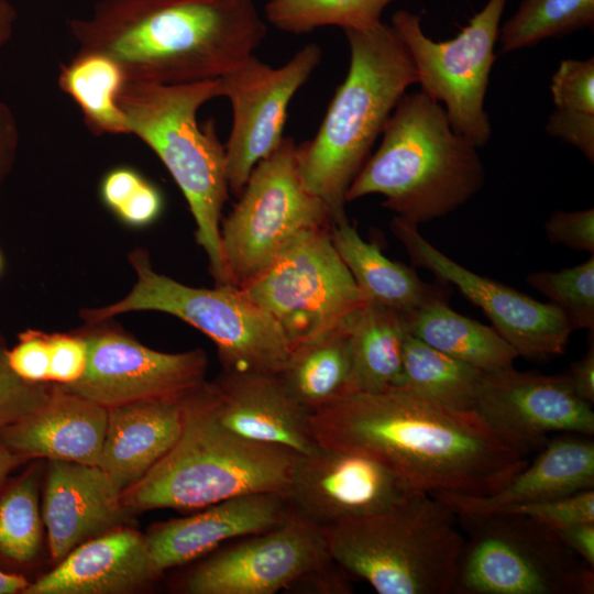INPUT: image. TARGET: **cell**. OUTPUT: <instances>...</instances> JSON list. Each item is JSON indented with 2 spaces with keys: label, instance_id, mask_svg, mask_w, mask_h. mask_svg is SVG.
<instances>
[{
  "label": "cell",
  "instance_id": "13",
  "mask_svg": "<svg viewBox=\"0 0 594 594\" xmlns=\"http://www.w3.org/2000/svg\"><path fill=\"white\" fill-rule=\"evenodd\" d=\"M87 360L81 376L54 384L103 407L153 399H182L206 380L208 358L202 349L164 353L140 343L110 319L86 323L77 331Z\"/></svg>",
  "mask_w": 594,
  "mask_h": 594
},
{
  "label": "cell",
  "instance_id": "9",
  "mask_svg": "<svg viewBox=\"0 0 594 594\" xmlns=\"http://www.w3.org/2000/svg\"><path fill=\"white\" fill-rule=\"evenodd\" d=\"M457 516L466 535L452 593L594 592L593 566L547 524L517 514Z\"/></svg>",
  "mask_w": 594,
  "mask_h": 594
},
{
  "label": "cell",
  "instance_id": "17",
  "mask_svg": "<svg viewBox=\"0 0 594 594\" xmlns=\"http://www.w3.org/2000/svg\"><path fill=\"white\" fill-rule=\"evenodd\" d=\"M416 492L372 459L317 444L298 457L284 496L293 515L323 529L386 510Z\"/></svg>",
  "mask_w": 594,
  "mask_h": 594
},
{
  "label": "cell",
  "instance_id": "40",
  "mask_svg": "<svg viewBox=\"0 0 594 594\" xmlns=\"http://www.w3.org/2000/svg\"><path fill=\"white\" fill-rule=\"evenodd\" d=\"M546 237L579 252L594 253V209L553 211L544 223Z\"/></svg>",
  "mask_w": 594,
  "mask_h": 594
},
{
  "label": "cell",
  "instance_id": "32",
  "mask_svg": "<svg viewBox=\"0 0 594 594\" xmlns=\"http://www.w3.org/2000/svg\"><path fill=\"white\" fill-rule=\"evenodd\" d=\"M593 24L594 0H521L514 14L501 24V52L532 47Z\"/></svg>",
  "mask_w": 594,
  "mask_h": 594
},
{
  "label": "cell",
  "instance_id": "47",
  "mask_svg": "<svg viewBox=\"0 0 594 594\" xmlns=\"http://www.w3.org/2000/svg\"><path fill=\"white\" fill-rule=\"evenodd\" d=\"M573 391L586 403L594 404V345L593 339L586 353L573 362L565 373Z\"/></svg>",
  "mask_w": 594,
  "mask_h": 594
},
{
  "label": "cell",
  "instance_id": "39",
  "mask_svg": "<svg viewBox=\"0 0 594 594\" xmlns=\"http://www.w3.org/2000/svg\"><path fill=\"white\" fill-rule=\"evenodd\" d=\"M11 370L33 383H50L51 354L47 333L28 329L18 334V343L7 350Z\"/></svg>",
  "mask_w": 594,
  "mask_h": 594
},
{
  "label": "cell",
  "instance_id": "21",
  "mask_svg": "<svg viewBox=\"0 0 594 594\" xmlns=\"http://www.w3.org/2000/svg\"><path fill=\"white\" fill-rule=\"evenodd\" d=\"M202 509L160 524L145 536L157 575L210 552L227 540L267 531L292 515L285 496L272 492L240 495Z\"/></svg>",
  "mask_w": 594,
  "mask_h": 594
},
{
  "label": "cell",
  "instance_id": "2",
  "mask_svg": "<svg viewBox=\"0 0 594 594\" xmlns=\"http://www.w3.org/2000/svg\"><path fill=\"white\" fill-rule=\"evenodd\" d=\"M79 50L114 59L127 80L217 79L266 35L256 0H100L69 21Z\"/></svg>",
  "mask_w": 594,
  "mask_h": 594
},
{
  "label": "cell",
  "instance_id": "18",
  "mask_svg": "<svg viewBox=\"0 0 594 594\" xmlns=\"http://www.w3.org/2000/svg\"><path fill=\"white\" fill-rule=\"evenodd\" d=\"M474 411L526 454L542 448L551 433H594L592 405L576 395L565 373L543 375L513 367L486 374Z\"/></svg>",
  "mask_w": 594,
  "mask_h": 594
},
{
  "label": "cell",
  "instance_id": "3",
  "mask_svg": "<svg viewBox=\"0 0 594 594\" xmlns=\"http://www.w3.org/2000/svg\"><path fill=\"white\" fill-rule=\"evenodd\" d=\"M350 64L316 135L296 144L306 189L329 209L333 224L348 220L346 193L407 89L417 84L405 45L391 26L344 31Z\"/></svg>",
  "mask_w": 594,
  "mask_h": 594
},
{
  "label": "cell",
  "instance_id": "35",
  "mask_svg": "<svg viewBox=\"0 0 594 594\" xmlns=\"http://www.w3.org/2000/svg\"><path fill=\"white\" fill-rule=\"evenodd\" d=\"M526 282L569 319L573 330L594 332V256L573 267L536 271Z\"/></svg>",
  "mask_w": 594,
  "mask_h": 594
},
{
  "label": "cell",
  "instance_id": "33",
  "mask_svg": "<svg viewBox=\"0 0 594 594\" xmlns=\"http://www.w3.org/2000/svg\"><path fill=\"white\" fill-rule=\"evenodd\" d=\"M38 471L32 465L0 490V559L15 565L32 562L43 538Z\"/></svg>",
  "mask_w": 594,
  "mask_h": 594
},
{
  "label": "cell",
  "instance_id": "24",
  "mask_svg": "<svg viewBox=\"0 0 594 594\" xmlns=\"http://www.w3.org/2000/svg\"><path fill=\"white\" fill-rule=\"evenodd\" d=\"M108 409L53 384L48 400L0 430V447L28 458L98 465Z\"/></svg>",
  "mask_w": 594,
  "mask_h": 594
},
{
  "label": "cell",
  "instance_id": "15",
  "mask_svg": "<svg viewBox=\"0 0 594 594\" xmlns=\"http://www.w3.org/2000/svg\"><path fill=\"white\" fill-rule=\"evenodd\" d=\"M391 230L413 265L427 270L440 282L455 286L469 301L482 309L492 327L518 356L539 360L564 353L574 330L566 316L553 304L538 301L470 271L427 241L418 226L399 217L394 216Z\"/></svg>",
  "mask_w": 594,
  "mask_h": 594
},
{
  "label": "cell",
  "instance_id": "4",
  "mask_svg": "<svg viewBox=\"0 0 594 594\" xmlns=\"http://www.w3.org/2000/svg\"><path fill=\"white\" fill-rule=\"evenodd\" d=\"M381 136L349 187L346 202L377 194L384 208L419 226L455 211L484 186L477 148L421 91L402 97Z\"/></svg>",
  "mask_w": 594,
  "mask_h": 594
},
{
  "label": "cell",
  "instance_id": "38",
  "mask_svg": "<svg viewBox=\"0 0 594 594\" xmlns=\"http://www.w3.org/2000/svg\"><path fill=\"white\" fill-rule=\"evenodd\" d=\"M498 514L524 515L544 522L553 529L578 522L594 521V488L517 506Z\"/></svg>",
  "mask_w": 594,
  "mask_h": 594
},
{
  "label": "cell",
  "instance_id": "45",
  "mask_svg": "<svg viewBox=\"0 0 594 594\" xmlns=\"http://www.w3.org/2000/svg\"><path fill=\"white\" fill-rule=\"evenodd\" d=\"M20 133L11 108L0 100V191L16 158Z\"/></svg>",
  "mask_w": 594,
  "mask_h": 594
},
{
  "label": "cell",
  "instance_id": "50",
  "mask_svg": "<svg viewBox=\"0 0 594 594\" xmlns=\"http://www.w3.org/2000/svg\"><path fill=\"white\" fill-rule=\"evenodd\" d=\"M30 460L25 457L9 451L0 447V481L10 475L15 469L28 463Z\"/></svg>",
  "mask_w": 594,
  "mask_h": 594
},
{
  "label": "cell",
  "instance_id": "43",
  "mask_svg": "<svg viewBox=\"0 0 594 594\" xmlns=\"http://www.w3.org/2000/svg\"><path fill=\"white\" fill-rule=\"evenodd\" d=\"M163 198L160 190L144 179L129 199L114 212L120 220L131 227L152 223L161 213Z\"/></svg>",
  "mask_w": 594,
  "mask_h": 594
},
{
  "label": "cell",
  "instance_id": "23",
  "mask_svg": "<svg viewBox=\"0 0 594 594\" xmlns=\"http://www.w3.org/2000/svg\"><path fill=\"white\" fill-rule=\"evenodd\" d=\"M145 536L119 527L75 547L51 572L22 594H119L153 580Z\"/></svg>",
  "mask_w": 594,
  "mask_h": 594
},
{
  "label": "cell",
  "instance_id": "6",
  "mask_svg": "<svg viewBox=\"0 0 594 594\" xmlns=\"http://www.w3.org/2000/svg\"><path fill=\"white\" fill-rule=\"evenodd\" d=\"M331 559L380 594H450L464 542L457 514L425 492L321 529Z\"/></svg>",
  "mask_w": 594,
  "mask_h": 594
},
{
  "label": "cell",
  "instance_id": "1",
  "mask_svg": "<svg viewBox=\"0 0 594 594\" xmlns=\"http://www.w3.org/2000/svg\"><path fill=\"white\" fill-rule=\"evenodd\" d=\"M318 446L360 454L428 494L492 495L528 464L475 411L394 386L351 393L310 414Z\"/></svg>",
  "mask_w": 594,
  "mask_h": 594
},
{
  "label": "cell",
  "instance_id": "44",
  "mask_svg": "<svg viewBox=\"0 0 594 594\" xmlns=\"http://www.w3.org/2000/svg\"><path fill=\"white\" fill-rule=\"evenodd\" d=\"M145 178L131 167H117L101 180L100 196L103 204L116 212L139 188Z\"/></svg>",
  "mask_w": 594,
  "mask_h": 594
},
{
  "label": "cell",
  "instance_id": "28",
  "mask_svg": "<svg viewBox=\"0 0 594 594\" xmlns=\"http://www.w3.org/2000/svg\"><path fill=\"white\" fill-rule=\"evenodd\" d=\"M410 334L436 350L486 374L514 367L515 349L492 327L431 301L408 315Z\"/></svg>",
  "mask_w": 594,
  "mask_h": 594
},
{
  "label": "cell",
  "instance_id": "25",
  "mask_svg": "<svg viewBox=\"0 0 594 594\" xmlns=\"http://www.w3.org/2000/svg\"><path fill=\"white\" fill-rule=\"evenodd\" d=\"M184 398L108 408L98 465L121 492L138 483L174 447L183 429Z\"/></svg>",
  "mask_w": 594,
  "mask_h": 594
},
{
  "label": "cell",
  "instance_id": "26",
  "mask_svg": "<svg viewBox=\"0 0 594 594\" xmlns=\"http://www.w3.org/2000/svg\"><path fill=\"white\" fill-rule=\"evenodd\" d=\"M331 240L366 300L411 314L448 299L442 285L424 282L414 268L386 257L378 245L364 241L348 220L334 223Z\"/></svg>",
  "mask_w": 594,
  "mask_h": 594
},
{
  "label": "cell",
  "instance_id": "37",
  "mask_svg": "<svg viewBox=\"0 0 594 594\" xmlns=\"http://www.w3.org/2000/svg\"><path fill=\"white\" fill-rule=\"evenodd\" d=\"M550 92L554 108L594 113V58L561 61Z\"/></svg>",
  "mask_w": 594,
  "mask_h": 594
},
{
  "label": "cell",
  "instance_id": "20",
  "mask_svg": "<svg viewBox=\"0 0 594 594\" xmlns=\"http://www.w3.org/2000/svg\"><path fill=\"white\" fill-rule=\"evenodd\" d=\"M48 461L41 513L51 556L59 560L84 541L122 527L131 513L99 465Z\"/></svg>",
  "mask_w": 594,
  "mask_h": 594
},
{
  "label": "cell",
  "instance_id": "29",
  "mask_svg": "<svg viewBox=\"0 0 594 594\" xmlns=\"http://www.w3.org/2000/svg\"><path fill=\"white\" fill-rule=\"evenodd\" d=\"M348 320L293 348L279 373L290 394L310 414L350 394L352 355Z\"/></svg>",
  "mask_w": 594,
  "mask_h": 594
},
{
  "label": "cell",
  "instance_id": "5",
  "mask_svg": "<svg viewBox=\"0 0 594 594\" xmlns=\"http://www.w3.org/2000/svg\"><path fill=\"white\" fill-rule=\"evenodd\" d=\"M220 96V80L157 84L127 80L118 95L129 134L158 156L182 190L196 223L216 285H231L224 267L220 226L229 198L224 145L215 121L200 127L198 110Z\"/></svg>",
  "mask_w": 594,
  "mask_h": 594
},
{
  "label": "cell",
  "instance_id": "42",
  "mask_svg": "<svg viewBox=\"0 0 594 594\" xmlns=\"http://www.w3.org/2000/svg\"><path fill=\"white\" fill-rule=\"evenodd\" d=\"M546 132L576 147L594 162V113L554 108L546 123Z\"/></svg>",
  "mask_w": 594,
  "mask_h": 594
},
{
  "label": "cell",
  "instance_id": "27",
  "mask_svg": "<svg viewBox=\"0 0 594 594\" xmlns=\"http://www.w3.org/2000/svg\"><path fill=\"white\" fill-rule=\"evenodd\" d=\"M409 314L366 300L348 320L352 355L351 393L398 386Z\"/></svg>",
  "mask_w": 594,
  "mask_h": 594
},
{
  "label": "cell",
  "instance_id": "14",
  "mask_svg": "<svg viewBox=\"0 0 594 594\" xmlns=\"http://www.w3.org/2000/svg\"><path fill=\"white\" fill-rule=\"evenodd\" d=\"M321 48L310 43L279 67L254 54L219 78L220 96L229 99L232 127L224 145L229 191L239 196L258 162L283 141L290 100L321 61Z\"/></svg>",
  "mask_w": 594,
  "mask_h": 594
},
{
  "label": "cell",
  "instance_id": "7",
  "mask_svg": "<svg viewBox=\"0 0 594 594\" xmlns=\"http://www.w3.org/2000/svg\"><path fill=\"white\" fill-rule=\"evenodd\" d=\"M193 393L183 402L178 440L138 483L122 492L123 506L130 513L195 510L240 495H284L300 454L224 430L204 411Z\"/></svg>",
  "mask_w": 594,
  "mask_h": 594
},
{
  "label": "cell",
  "instance_id": "16",
  "mask_svg": "<svg viewBox=\"0 0 594 594\" xmlns=\"http://www.w3.org/2000/svg\"><path fill=\"white\" fill-rule=\"evenodd\" d=\"M320 528L290 515L280 525L226 548L185 580L190 594H273L330 562Z\"/></svg>",
  "mask_w": 594,
  "mask_h": 594
},
{
  "label": "cell",
  "instance_id": "46",
  "mask_svg": "<svg viewBox=\"0 0 594 594\" xmlns=\"http://www.w3.org/2000/svg\"><path fill=\"white\" fill-rule=\"evenodd\" d=\"M556 530L576 556L594 568V521L578 522Z\"/></svg>",
  "mask_w": 594,
  "mask_h": 594
},
{
  "label": "cell",
  "instance_id": "11",
  "mask_svg": "<svg viewBox=\"0 0 594 594\" xmlns=\"http://www.w3.org/2000/svg\"><path fill=\"white\" fill-rule=\"evenodd\" d=\"M507 1L487 0L448 41L427 36L418 13L402 9L391 19L409 53L420 91L443 107L452 129L476 148L485 146L492 135L484 105Z\"/></svg>",
  "mask_w": 594,
  "mask_h": 594
},
{
  "label": "cell",
  "instance_id": "31",
  "mask_svg": "<svg viewBox=\"0 0 594 594\" xmlns=\"http://www.w3.org/2000/svg\"><path fill=\"white\" fill-rule=\"evenodd\" d=\"M486 373L408 334L398 386L441 406L474 411Z\"/></svg>",
  "mask_w": 594,
  "mask_h": 594
},
{
  "label": "cell",
  "instance_id": "49",
  "mask_svg": "<svg viewBox=\"0 0 594 594\" xmlns=\"http://www.w3.org/2000/svg\"><path fill=\"white\" fill-rule=\"evenodd\" d=\"M29 584L30 581L24 575L0 568V594H22Z\"/></svg>",
  "mask_w": 594,
  "mask_h": 594
},
{
  "label": "cell",
  "instance_id": "48",
  "mask_svg": "<svg viewBox=\"0 0 594 594\" xmlns=\"http://www.w3.org/2000/svg\"><path fill=\"white\" fill-rule=\"evenodd\" d=\"M16 10L9 0H0V48L11 38L16 22Z\"/></svg>",
  "mask_w": 594,
  "mask_h": 594
},
{
  "label": "cell",
  "instance_id": "34",
  "mask_svg": "<svg viewBox=\"0 0 594 594\" xmlns=\"http://www.w3.org/2000/svg\"><path fill=\"white\" fill-rule=\"evenodd\" d=\"M396 0H268L265 19L292 34L309 33L322 26L362 30L382 22L385 9Z\"/></svg>",
  "mask_w": 594,
  "mask_h": 594
},
{
  "label": "cell",
  "instance_id": "22",
  "mask_svg": "<svg viewBox=\"0 0 594 594\" xmlns=\"http://www.w3.org/2000/svg\"><path fill=\"white\" fill-rule=\"evenodd\" d=\"M587 488H594V441L570 433L548 440L532 463L492 495H431L455 514L491 515Z\"/></svg>",
  "mask_w": 594,
  "mask_h": 594
},
{
  "label": "cell",
  "instance_id": "36",
  "mask_svg": "<svg viewBox=\"0 0 594 594\" xmlns=\"http://www.w3.org/2000/svg\"><path fill=\"white\" fill-rule=\"evenodd\" d=\"M7 350V341L0 333V430L41 408L53 392V383L19 377L8 364Z\"/></svg>",
  "mask_w": 594,
  "mask_h": 594
},
{
  "label": "cell",
  "instance_id": "51",
  "mask_svg": "<svg viewBox=\"0 0 594 594\" xmlns=\"http://www.w3.org/2000/svg\"><path fill=\"white\" fill-rule=\"evenodd\" d=\"M2 271V256H1V253H0V273Z\"/></svg>",
  "mask_w": 594,
  "mask_h": 594
},
{
  "label": "cell",
  "instance_id": "30",
  "mask_svg": "<svg viewBox=\"0 0 594 594\" xmlns=\"http://www.w3.org/2000/svg\"><path fill=\"white\" fill-rule=\"evenodd\" d=\"M127 81L120 65L103 53L79 50L58 75L59 88L78 106L84 122L95 135L129 134L118 106Z\"/></svg>",
  "mask_w": 594,
  "mask_h": 594
},
{
  "label": "cell",
  "instance_id": "19",
  "mask_svg": "<svg viewBox=\"0 0 594 594\" xmlns=\"http://www.w3.org/2000/svg\"><path fill=\"white\" fill-rule=\"evenodd\" d=\"M193 395L217 425L238 437L300 455L317 447L310 411L290 394L279 374L223 371Z\"/></svg>",
  "mask_w": 594,
  "mask_h": 594
},
{
  "label": "cell",
  "instance_id": "41",
  "mask_svg": "<svg viewBox=\"0 0 594 594\" xmlns=\"http://www.w3.org/2000/svg\"><path fill=\"white\" fill-rule=\"evenodd\" d=\"M50 345V383L70 384L84 373L87 349L84 339L77 333H47Z\"/></svg>",
  "mask_w": 594,
  "mask_h": 594
},
{
  "label": "cell",
  "instance_id": "8",
  "mask_svg": "<svg viewBox=\"0 0 594 594\" xmlns=\"http://www.w3.org/2000/svg\"><path fill=\"white\" fill-rule=\"evenodd\" d=\"M136 275L122 299L80 312L86 323L131 311L172 315L206 334L217 346L223 371L279 374L292 348L274 318L234 285L191 287L154 271L148 253L128 255Z\"/></svg>",
  "mask_w": 594,
  "mask_h": 594
},
{
  "label": "cell",
  "instance_id": "10",
  "mask_svg": "<svg viewBox=\"0 0 594 594\" xmlns=\"http://www.w3.org/2000/svg\"><path fill=\"white\" fill-rule=\"evenodd\" d=\"M295 148L293 138H284L258 162L221 221V250L231 285L243 287L253 280L300 234L333 226L327 206L304 186Z\"/></svg>",
  "mask_w": 594,
  "mask_h": 594
},
{
  "label": "cell",
  "instance_id": "12",
  "mask_svg": "<svg viewBox=\"0 0 594 594\" xmlns=\"http://www.w3.org/2000/svg\"><path fill=\"white\" fill-rule=\"evenodd\" d=\"M331 228L300 234L240 287L274 318L292 349L342 326L366 302L332 243Z\"/></svg>",
  "mask_w": 594,
  "mask_h": 594
}]
</instances>
